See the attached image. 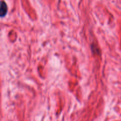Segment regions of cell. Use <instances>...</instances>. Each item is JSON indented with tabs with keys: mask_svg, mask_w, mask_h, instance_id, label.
Instances as JSON below:
<instances>
[{
	"mask_svg": "<svg viewBox=\"0 0 121 121\" xmlns=\"http://www.w3.org/2000/svg\"><path fill=\"white\" fill-rule=\"evenodd\" d=\"M7 5L6 4L5 2H4V1H1V17H3L4 16L6 15L7 13Z\"/></svg>",
	"mask_w": 121,
	"mask_h": 121,
	"instance_id": "6da1fadb",
	"label": "cell"
}]
</instances>
